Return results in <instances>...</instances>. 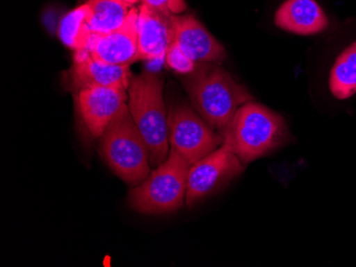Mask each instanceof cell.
I'll return each instance as SVG.
<instances>
[{
  "mask_svg": "<svg viewBox=\"0 0 356 267\" xmlns=\"http://www.w3.org/2000/svg\"><path fill=\"white\" fill-rule=\"evenodd\" d=\"M181 81L192 107L222 137L237 110L254 101L249 89L217 63H197Z\"/></svg>",
  "mask_w": 356,
  "mask_h": 267,
  "instance_id": "1",
  "label": "cell"
},
{
  "mask_svg": "<svg viewBox=\"0 0 356 267\" xmlns=\"http://www.w3.org/2000/svg\"><path fill=\"white\" fill-rule=\"evenodd\" d=\"M285 119L273 110L252 101L237 110L223 135V146L245 165L264 158L287 144Z\"/></svg>",
  "mask_w": 356,
  "mask_h": 267,
  "instance_id": "2",
  "label": "cell"
},
{
  "mask_svg": "<svg viewBox=\"0 0 356 267\" xmlns=\"http://www.w3.org/2000/svg\"><path fill=\"white\" fill-rule=\"evenodd\" d=\"M127 94L128 110L149 147L151 166L156 169L170 153L163 78L152 71H142L134 76Z\"/></svg>",
  "mask_w": 356,
  "mask_h": 267,
  "instance_id": "3",
  "label": "cell"
},
{
  "mask_svg": "<svg viewBox=\"0 0 356 267\" xmlns=\"http://www.w3.org/2000/svg\"><path fill=\"white\" fill-rule=\"evenodd\" d=\"M99 139V155L124 182L137 187L147 178L152 171L149 147L131 117L127 103Z\"/></svg>",
  "mask_w": 356,
  "mask_h": 267,
  "instance_id": "4",
  "label": "cell"
},
{
  "mask_svg": "<svg viewBox=\"0 0 356 267\" xmlns=\"http://www.w3.org/2000/svg\"><path fill=\"white\" fill-rule=\"evenodd\" d=\"M189 169L181 155L170 149L167 160L131 189L128 203L142 214L163 215L179 210L186 201Z\"/></svg>",
  "mask_w": 356,
  "mask_h": 267,
  "instance_id": "5",
  "label": "cell"
},
{
  "mask_svg": "<svg viewBox=\"0 0 356 267\" xmlns=\"http://www.w3.org/2000/svg\"><path fill=\"white\" fill-rule=\"evenodd\" d=\"M170 149L189 165L205 158L223 144V137L213 130L195 110L175 101L168 107Z\"/></svg>",
  "mask_w": 356,
  "mask_h": 267,
  "instance_id": "6",
  "label": "cell"
},
{
  "mask_svg": "<svg viewBox=\"0 0 356 267\" xmlns=\"http://www.w3.org/2000/svg\"><path fill=\"white\" fill-rule=\"evenodd\" d=\"M237 155L222 145L205 158L190 165L185 203L193 207L213 196L245 171Z\"/></svg>",
  "mask_w": 356,
  "mask_h": 267,
  "instance_id": "7",
  "label": "cell"
},
{
  "mask_svg": "<svg viewBox=\"0 0 356 267\" xmlns=\"http://www.w3.org/2000/svg\"><path fill=\"white\" fill-rule=\"evenodd\" d=\"M134 75L131 65H110L96 61L88 51H75L74 61L64 75V85L78 92L92 87H115L128 89Z\"/></svg>",
  "mask_w": 356,
  "mask_h": 267,
  "instance_id": "8",
  "label": "cell"
},
{
  "mask_svg": "<svg viewBox=\"0 0 356 267\" xmlns=\"http://www.w3.org/2000/svg\"><path fill=\"white\" fill-rule=\"evenodd\" d=\"M139 9L131 8L126 21L107 33H93L88 51L96 61L110 65H131L137 61Z\"/></svg>",
  "mask_w": 356,
  "mask_h": 267,
  "instance_id": "9",
  "label": "cell"
},
{
  "mask_svg": "<svg viewBox=\"0 0 356 267\" xmlns=\"http://www.w3.org/2000/svg\"><path fill=\"white\" fill-rule=\"evenodd\" d=\"M172 42L195 63H221L223 45L193 15L172 17Z\"/></svg>",
  "mask_w": 356,
  "mask_h": 267,
  "instance_id": "10",
  "label": "cell"
},
{
  "mask_svg": "<svg viewBox=\"0 0 356 267\" xmlns=\"http://www.w3.org/2000/svg\"><path fill=\"white\" fill-rule=\"evenodd\" d=\"M77 109L90 135L99 139L128 99L127 89L92 87L76 94Z\"/></svg>",
  "mask_w": 356,
  "mask_h": 267,
  "instance_id": "11",
  "label": "cell"
},
{
  "mask_svg": "<svg viewBox=\"0 0 356 267\" xmlns=\"http://www.w3.org/2000/svg\"><path fill=\"white\" fill-rule=\"evenodd\" d=\"M172 42V17L140 5L138 17L137 61L165 57Z\"/></svg>",
  "mask_w": 356,
  "mask_h": 267,
  "instance_id": "12",
  "label": "cell"
},
{
  "mask_svg": "<svg viewBox=\"0 0 356 267\" xmlns=\"http://www.w3.org/2000/svg\"><path fill=\"white\" fill-rule=\"evenodd\" d=\"M280 29L298 35H315L329 27V19L316 0H286L274 15Z\"/></svg>",
  "mask_w": 356,
  "mask_h": 267,
  "instance_id": "13",
  "label": "cell"
},
{
  "mask_svg": "<svg viewBox=\"0 0 356 267\" xmlns=\"http://www.w3.org/2000/svg\"><path fill=\"white\" fill-rule=\"evenodd\" d=\"M329 89L337 101H348L356 94V41L336 57L329 75Z\"/></svg>",
  "mask_w": 356,
  "mask_h": 267,
  "instance_id": "14",
  "label": "cell"
},
{
  "mask_svg": "<svg viewBox=\"0 0 356 267\" xmlns=\"http://www.w3.org/2000/svg\"><path fill=\"white\" fill-rule=\"evenodd\" d=\"M91 9L88 3L79 6L61 19L58 37L64 45L74 51H88L93 31L90 27Z\"/></svg>",
  "mask_w": 356,
  "mask_h": 267,
  "instance_id": "15",
  "label": "cell"
},
{
  "mask_svg": "<svg viewBox=\"0 0 356 267\" xmlns=\"http://www.w3.org/2000/svg\"><path fill=\"white\" fill-rule=\"evenodd\" d=\"M86 3L91 9L90 27L93 33H107L118 29L131 11L117 0H87Z\"/></svg>",
  "mask_w": 356,
  "mask_h": 267,
  "instance_id": "16",
  "label": "cell"
},
{
  "mask_svg": "<svg viewBox=\"0 0 356 267\" xmlns=\"http://www.w3.org/2000/svg\"><path fill=\"white\" fill-rule=\"evenodd\" d=\"M165 60L167 67L173 69L176 73L181 74V75H187V74L191 73L197 65V63L189 59L174 42H171L168 47Z\"/></svg>",
  "mask_w": 356,
  "mask_h": 267,
  "instance_id": "17",
  "label": "cell"
},
{
  "mask_svg": "<svg viewBox=\"0 0 356 267\" xmlns=\"http://www.w3.org/2000/svg\"><path fill=\"white\" fill-rule=\"evenodd\" d=\"M141 5L147 6L168 17H177L185 13L188 6L186 0H141Z\"/></svg>",
  "mask_w": 356,
  "mask_h": 267,
  "instance_id": "18",
  "label": "cell"
},
{
  "mask_svg": "<svg viewBox=\"0 0 356 267\" xmlns=\"http://www.w3.org/2000/svg\"><path fill=\"white\" fill-rule=\"evenodd\" d=\"M117 1H119L120 3L125 6V7L131 9V8L135 7V6L137 5L139 1H141V0H117Z\"/></svg>",
  "mask_w": 356,
  "mask_h": 267,
  "instance_id": "19",
  "label": "cell"
}]
</instances>
